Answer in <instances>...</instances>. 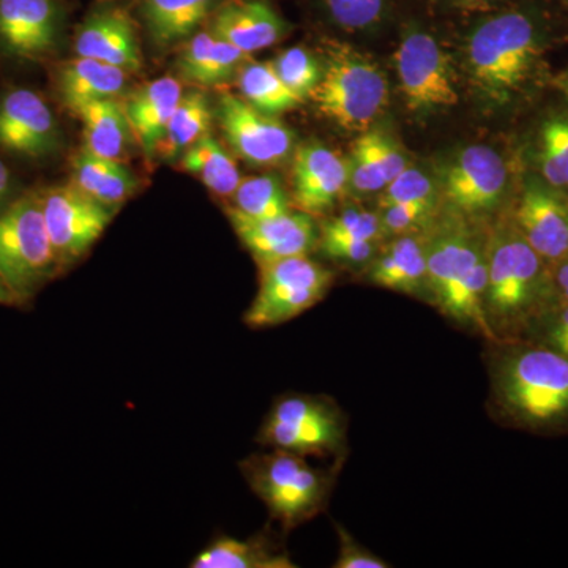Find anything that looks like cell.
<instances>
[{
	"label": "cell",
	"instance_id": "6da1fadb",
	"mask_svg": "<svg viewBox=\"0 0 568 568\" xmlns=\"http://www.w3.org/2000/svg\"><path fill=\"white\" fill-rule=\"evenodd\" d=\"M488 407L499 424L568 435V358L529 339L488 343Z\"/></svg>",
	"mask_w": 568,
	"mask_h": 568
},
{
	"label": "cell",
	"instance_id": "7a4b0ae2",
	"mask_svg": "<svg viewBox=\"0 0 568 568\" xmlns=\"http://www.w3.org/2000/svg\"><path fill=\"white\" fill-rule=\"evenodd\" d=\"M488 282L484 312L497 342L521 339L556 304L551 271L517 227L500 226L488 237Z\"/></svg>",
	"mask_w": 568,
	"mask_h": 568
},
{
	"label": "cell",
	"instance_id": "3957f363",
	"mask_svg": "<svg viewBox=\"0 0 568 568\" xmlns=\"http://www.w3.org/2000/svg\"><path fill=\"white\" fill-rule=\"evenodd\" d=\"M544 47V24L532 10L510 9L485 18L467 37L470 84L493 106H506L529 84Z\"/></svg>",
	"mask_w": 568,
	"mask_h": 568
},
{
	"label": "cell",
	"instance_id": "277c9868",
	"mask_svg": "<svg viewBox=\"0 0 568 568\" xmlns=\"http://www.w3.org/2000/svg\"><path fill=\"white\" fill-rule=\"evenodd\" d=\"M488 239L462 223L428 237L426 301L463 331L495 342L484 312L488 282Z\"/></svg>",
	"mask_w": 568,
	"mask_h": 568
},
{
	"label": "cell",
	"instance_id": "5b68a950",
	"mask_svg": "<svg viewBox=\"0 0 568 568\" xmlns=\"http://www.w3.org/2000/svg\"><path fill=\"white\" fill-rule=\"evenodd\" d=\"M343 459L331 469L310 465L306 457L268 448L241 462V473L271 518L290 532L323 514L335 487Z\"/></svg>",
	"mask_w": 568,
	"mask_h": 568
},
{
	"label": "cell",
	"instance_id": "8992f818",
	"mask_svg": "<svg viewBox=\"0 0 568 568\" xmlns=\"http://www.w3.org/2000/svg\"><path fill=\"white\" fill-rule=\"evenodd\" d=\"M310 99L324 118L351 133H364L386 110L387 77L372 59L347 47L325 48L323 77Z\"/></svg>",
	"mask_w": 568,
	"mask_h": 568
},
{
	"label": "cell",
	"instance_id": "52a82bcc",
	"mask_svg": "<svg viewBox=\"0 0 568 568\" xmlns=\"http://www.w3.org/2000/svg\"><path fill=\"white\" fill-rule=\"evenodd\" d=\"M61 272L39 193L22 194L0 211V278L24 306Z\"/></svg>",
	"mask_w": 568,
	"mask_h": 568
},
{
	"label": "cell",
	"instance_id": "ba28073f",
	"mask_svg": "<svg viewBox=\"0 0 568 568\" xmlns=\"http://www.w3.org/2000/svg\"><path fill=\"white\" fill-rule=\"evenodd\" d=\"M256 440L306 458L345 459L347 417L331 396L287 394L275 399Z\"/></svg>",
	"mask_w": 568,
	"mask_h": 568
},
{
	"label": "cell",
	"instance_id": "9c48e42d",
	"mask_svg": "<svg viewBox=\"0 0 568 568\" xmlns=\"http://www.w3.org/2000/svg\"><path fill=\"white\" fill-rule=\"evenodd\" d=\"M334 274L308 256L286 257L260 265V290L244 321L253 328L290 323L320 304Z\"/></svg>",
	"mask_w": 568,
	"mask_h": 568
},
{
	"label": "cell",
	"instance_id": "30bf717a",
	"mask_svg": "<svg viewBox=\"0 0 568 568\" xmlns=\"http://www.w3.org/2000/svg\"><path fill=\"white\" fill-rule=\"evenodd\" d=\"M395 69L407 108L437 112L457 106V77L450 58L432 33L407 29L395 52Z\"/></svg>",
	"mask_w": 568,
	"mask_h": 568
},
{
	"label": "cell",
	"instance_id": "8fae6325",
	"mask_svg": "<svg viewBox=\"0 0 568 568\" xmlns=\"http://www.w3.org/2000/svg\"><path fill=\"white\" fill-rule=\"evenodd\" d=\"M39 196L44 224L62 271L81 260L114 219V207L99 203L73 183L51 186Z\"/></svg>",
	"mask_w": 568,
	"mask_h": 568
},
{
	"label": "cell",
	"instance_id": "7c38bea8",
	"mask_svg": "<svg viewBox=\"0 0 568 568\" xmlns=\"http://www.w3.org/2000/svg\"><path fill=\"white\" fill-rule=\"evenodd\" d=\"M507 182L506 163L495 149L469 145L440 168L437 189L457 215L477 216L499 207Z\"/></svg>",
	"mask_w": 568,
	"mask_h": 568
},
{
	"label": "cell",
	"instance_id": "4fadbf2b",
	"mask_svg": "<svg viewBox=\"0 0 568 568\" xmlns=\"http://www.w3.org/2000/svg\"><path fill=\"white\" fill-rule=\"evenodd\" d=\"M65 20L62 0H0V54L21 63L47 61L61 47Z\"/></svg>",
	"mask_w": 568,
	"mask_h": 568
},
{
	"label": "cell",
	"instance_id": "5bb4252c",
	"mask_svg": "<svg viewBox=\"0 0 568 568\" xmlns=\"http://www.w3.org/2000/svg\"><path fill=\"white\" fill-rule=\"evenodd\" d=\"M219 119L231 148L246 163L275 166L293 152V130L242 97L224 93L219 102Z\"/></svg>",
	"mask_w": 568,
	"mask_h": 568
},
{
	"label": "cell",
	"instance_id": "9a60e30c",
	"mask_svg": "<svg viewBox=\"0 0 568 568\" xmlns=\"http://www.w3.org/2000/svg\"><path fill=\"white\" fill-rule=\"evenodd\" d=\"M61 145L58 119L39 92L9 89L0 95V149L24 159H48Z\"/></svg>",
	"mask_w": 568,
	"mask_h": 568
},
{
	"label": "cell",
	"instance_id": "2e32d148",
	"mask_svg": "<svg viewBox=\"0 0 568 568\" xmlns=\"http://www.w3.org/2000/svg\"><path fill=\"white\" fill-rule=\"evenodd\" d=\"M227 219L257 265L286 257L308 256L320 242V230L310 213L290 211L268 219H253L226 209Z\"/></svg>",
	"mask_w": 568,
	"mask_h": 568
},
{
	"label": "cell",
	"instance_id": "e0dca14e",
	"mask_svg": "<svg viewBox=\"0 0 568 568\" xmlns=\"http://www.w3.org/2000/svg\"><path fill=\"white\" fill-rule=\"evenodd\" d=\"M514 226L549 267L568 257L567 201L544 179L526 181Z\"/></svg>",
	"mask_w": 568,
	"mask_h": 568
},
{
	"label": "cell",
	"instance_id": "ac0fdd59",
	"mask_svg": "<svg viewBox=\"0 0 568 568\" xmlns=\"http://www.w3.org/2000/svg\"><path fill=\"white\" fill-rule=\"evenodd\" d=\"M74 51L81 58L110 63L125 71L142 67L136 24L118 3H100L82 20L74 37Z\"/></svg>",
	"mask_w": 568,
	"mask_h": 568
},
{
	"label": "cell",
	"instance_id": "d6986e66",
	"mask_svg": "<svg viewBox=\"0 0 568 568\" xmlns=\"http://www.w3.org/2000/svg\"><path fill=\"white\" fill-rule=\"evenodd\" d=\"M293 178L295 207L321 215L349 185V162L321 142H306L295 149Z\"/></svg>",
	"mask_w": 568,
	"mask_h": 568
},
{
	"label": "cell",
	"instance_id": "ffe728a7",
	"mask_svg": "<svg viewBox=\"0 0 568 568\" xmlns=\"http://www.w3.org/2000/svg\"><path fill=\"white\" fill-rule=\"evenodd\" d=\"M207 28L245 54L274 47L291 32L290 22L268 0H223Z\"/></svg>",
	"mask_w": 568,
	"mask_h": 568
},
{
	"label": "cell",
	"instance_id": "44dd1931",
	"mask_svg": "<svg viewBox=\"0 0 568 568\" xmlns=\"http://www.w3.org/2000/svg\"><path fill=\"white\" fill-rule=\"evenodd\" d=\"M426 248L428 237L424 231L396 235L381 256L373 257L369 283L395 293L426 297Z\"/></svg>",
	"mask_w": 568,
	"mask_h": 568
},
{
	"label": "cell",
	"instance_id": "7402d4cb",
	"mask_svg": "<svg viewBox=\"0 0 568 568\" xmlns=\"http://www.w3.org/2000/svg\"><path fill=\"white\" fill-rule=\"evenodd\" d=\"M182 97L181 81L163 77L145 84L126 102L125 114L130 129L140 141L142 151L151 159L155 156L156 145L162 141Z\"/></svg>",
	"mask_w": 568,
	"mask_h": 568
},
{
	"label": "cell",
	"instance_id": "603a6c76",
	"mask_svg": "<svg viewBox=\"0 0 568 568\" xmlns=\"http://www.w3.org/2000/svg\"><path fill=\"white\" fill-rule=\"evenodd\" d=\"M349 162V185L362 194L383 192L407 168L405 152L388 134L366 130L354 142Z\"/></svg>",
	"mask_w": 568,
	"mask_h": 568
},
{
	"label": "cell",
	"instance_id": "cb8c5ba5",
	"mask_svg": "<svg viewBox=\"0 0 568 568\" xmlns=\"http://www.w3.org/2000/svg\"><path fill=\"white\" fill-rule=\"evenodd\" d=\"M245 55L244 51L220 39L207 28L183 41L178 70L182 80L213 88L230 81Z\"/></svg>",
	"mask_w": 568,
	"mask_h": 568
},
{
	"label": "cell",
	"instance_id": "d4e9b609",
	"mask_svg": "<svg viewBox=\"0 0 568 568\" xmlns=\"http://www.w3.org/2000/svg\"><path fill=\"white\" fill-rule=\"evenodd\" d=\"M192 568H293L290 552L268 532L245 538L220 536L197 552Z\"/></svg>",
	"mask_w": 568,
	"mask_h": 568
},
{
	"label": "cell",
	"instance_id": "484cf974",
	"mask_svg": "<svg viewBox=\"0 0 568 568\" xmlns=\"http://www.w3.org/2000/svg\"><path fill=\"white\" fill-rule=\"evenodd\" d=\"M126 73L110 63L78 55L62 63L55 85L62 103L77 114L84 104L119 95L125 88Z\"/></svg>",
	"mask_w": 568,
	"mask_h": 568
},
{
	"label": "cell",
	"instance_id": "4316f807",
	"mask_svg": "<svg viewBox=\"0 0 568 568\" xmlns=\"http://www.w3.org/2000/svg\"><path fill=\"white\" fill-rule=\"evenodd\" d=\"M223 0H140L141 20L153 43L174 47L200 31Z\"/></svg>",
	"mask_w": 568,
	"mask_h": 568
},
{
	"label": "cell",
	"instance_id": "83f0119b",
	"mask_svg": "<svg viewBox=\"0 0 568 568\" xmlns=\"http://www.w3.org/2000/svg\"><path fill=\"white\" fill-rule=\"evenodd\" d=\"M77 115L82 122L84 151L121 162L133 133L125 108L114 99H102L84 104Z\"/></svg>",
	"mask_w": 568,
	"mask_h": 568
},
{
	"label": "cell",
	"instance_id": "f1b7e54d",
	"mask_svg": "<svg viewBox=\"0 0 568 568\" xmlns=\"http://www.w3.org/2000/svg\"><path fill=\"white\" fill-rule=\"evenodd\" d=\"M71 183L99 203L118 209L136 192L138 179L119 160L102 159L82 149L73 160Z\"/></svg>",
	"mask_w": 568,
	"mask_h": 568
},
{
	"label": "cell",
	"instance_id": "f546056e",
	"mask_svg": "<svg viewBox=\"0 0 568 568\" xmlns=\"http://www.w3.org/2000/svg\"><path fill=\"white\" fill-rule=\"evenodd\" d=\"M181 168L197 175L219 196H234L242 182L237 163L211 134H205L182 153Z\"/></svg>",
	"mask_w": 568,
	"mask_h": 568
},
{
	"label": "cell",
	"instance_id": "4dcf8cb0",
	"mask_svg": "<svg viewBox=\"0 0 568 568\" xmlns=\"http://www.w3.org/2000/svg\"><path fill=\"white\" fill-rule=\"evenodd\" d=\"M212 108L205 93L200 91L183 93L168 123L162 141L155 149V156L166 162L181 156L190 145L209 134L212 123Z\"/></svg>",
	"mask_w": 568,
	"mask_h": 568
},
{
	"label": "cell",
	"instance_id": "1f68e13d",
	"mask_svg": "<svg viewBox=\"0 0 568 568\" xmlns=\"http://www.w3.org/2000/svg\"><path fill=\"white\" fill-rule=\"evenodd\" d=\"M242 99L264 114L276 115L304 102L276 73L272 62H250L239 73Z\"/></svg>",
	"mask_w": 568,
	"mask_h": 568
},
{
	"label": "cell",
	"instance_id": "d6a6232c",
	"mask_svg": "<svg viewBox=\"0 0 568 568\" xmlns=\"http://www.w3.org/2000/svg\"><path fill=\"white\" fill-rule=\"evenodd\" d=\"M537 142L541 179L552 189H568V115H551L541 123Z\"/></svg>",
	"mask_w": 568,
	"mask_h": 568
},
{
	"label": "cell",
	"instance_id": "836d02e7",
	"mask_svg": "<svg viewBox=\"0 0 568 568\" xmlns=\"http://www.w3.org/2000/svg\"><path fill=\"white\" fill-rule=\"evenodd\" d=\"M233 197L234 209L253 219H268L293 211L283 183L271 174L244 179Z\"/></svg>",
	"mask_w": 568,
	"mask_h": 568
},
{
	"label": "cell",
	"instance_id": "e575fe53",
	"mask_svg": "<svg viewBox=\"0 0 568 568\" xmlns=\"http://www.w3.org/2000/svg\"><path fill=\"white\" fill-rule=\"evenodd\" d=\"M272 65L284 84L302 99L310 97L323 77V63L304 47L284 50Z\"/></svg>",
	"mask_w": 568,
	"mask_h": 568
},
{
	"label": "cell",
	"instance_id": "d590c367",
	"mask_svg": "<svg viewBox=\"0 0 568 568\" xmlns=\"http://www.w3.org/2000/svg\"><path fill=\"white\" fill-rule=\"evenodd\" d=\"M390 0H320L328 20L347 32H365L386 18Z\"/></svg>",
	"mask_w": 568,
	"mask_h": 568
},
{
	"label": "cell",
	"instance_id": "8d00e7d4",
	"mask_svg": "<svg viewBox=\"0 0 568 568\" xmlns=\"http://www.w3.org/2000/svg\"><path fill=\"white\" fill-rule=\"evenodd\" d=\"M437 200H439L437 183L420 170L406 168L383 190L379 209L383 211L398 204H425L436 207Z\"/></svg>",
	"mask_w": 568,
	"mask_h": 568
},
{
	"label": "cell",
	"instance_id": "74e56055",
	"mask_svg": "<svg viewBox=\"0 0 568 568\" xmlns=\"http://www.w3.org/2000/svg\"><path fill=\"white\" fill-rule=\"evenodd\" d=\"M386 237L381 223V215L369 211L349 209L328 220L320 227V239H357V241L376 242Z\"/></svg>",
	"mask_w": 568,
	"mask_h": 568
},
{
	"label": "cell",
	"instance_id": "f35d334b",
	"mask_svg": "<svg viewBox=\"0 0 568 568\" xmlns=\"http://www.w3.org/2000/svg\"><path fill=\"white\" fill-rule=\"evenodd\" d=\"M521 339L551 347L568 358V305L556 302L549 306Z\"/></svg>",
	"mask_w": 568,
	"mask_h": 568
},
{
	"label": "cell",
	"instance_id": "ab89813d",
	"mask_svg": "<svg viewBox=\"0 0 568 568\" xmlns=\"http://www.w3.org/2000/svg\"><path fill=\"white\" fill-rule=\"evenodd\" d=\"M436 207L425 204H398L383 209L381 223L384 235L422 233L435 219Z\"/></svg>",
	"mask_w": 568,
	"mask_h": 568
},
{
	"label": "cell",
	"instance_id": "60d3db41",
	"mask_svg": "<svg viewBox=\"0 0 568 568\" xmlns=\"http://www.w3.org/2000/svg\"><path fill=\"white\" fill-rule=\"evenodd\" d=\"M336 536H338V558H336L334 568H388L390 564L386 562L375 552L369 551L364 545L349 532L345 526L335 523Z\"/></svg>",
	"mask_w": 568,
	"mask_h": 568
},
{
	"label": "cell",
	"instance_id": "b9f144b4",
	"mask_svg": "<svg viewBox=\"0 0 568 568\" xmlns=\"http://www.w3.org/2000/svg\"><path fill=\"white\" fill-rule=\"evenodd\" d=\"M317 246L335 263L361 265L373 261L377 244L357 239H320Z\"/></svg>",
	"mask_w": 568,
	"mask_h": 568
},
{
	"label": "cell",
	"instance_id": "7bdbcfd3",
	"mask_svg": "<svg viewBox=\"0 0 568 568\" xmlns=\"http://www.w3.org/2000/svg\"><path fill=\"white\" fill-rule=\"evenodd\" d=\"M552 286L558 304L568 305V257L551 267Z\"/></svg>",
	"mask_w": 568,
	"mask_h": 568
},
{
	"label": "cell",
	"instance_id": "ee69618b",
	"mask_svg": "<svg viewBox=\"0 0 568 568\" xmlns=\"http://www.w3.org/2000/svg\"><path fill=\"white\" fill-rule=\"evenodd\" d=\"M11 193V174L9 166L0 159V207L7 203Z\"/></svg>",
	"mask_w": 568,
	"mask_h": 568
},
{
	"label": "cell",
	"instance_id": "f6af8a7d",
	"mask_svg": "<svg viewBox=\"0 0 568 568\" xmlns=\"http://www.w3.org/2000/svg\"><path fill=\"white\" fill-rule=\"evenodd\" d=\"M444 2L450 3V6L459 7V9L467 10H484L500 2V0H444Z\"/></svg>",
	"mask_w": 568,
	"mask_h": 568
},
{
	"label": "cell",
	"instance_id": "bcb514c9",
	"mask_svg": "<svg viewBox=\"0 0 568 568\" xmlns=\"http://www.w3.org/2000/svg\"><path fill=\"white\" fill-rule=\"evenodd\" d=\"M0 305L20 306L18 305L17 297H14L13 293H11L9 286H7L2 278H0Z\"/></svg>",
	"mask_w": 568,
	"mask_h": 568
},
{
	"label": "cell",
	"instance_id": "7dc6e473",
	"mask_svg": "<svg viewBox=\"0 0 568 568\" xmlns=\"http://www.w3.org/2000/svg\"><path fill=\"white\" fill-rule=\"evenodd\" d=\"M559 88H560V91L564 92V95H566L568 99V69L566 71H564L562 74H560Z\"/></svg>",
	"mask_w": 568,
	"mask_h": 568
},
{
	"label": "cell",
	"instance_id": "c3c4849f",
	"mask_svg": "<svg viewBox=\"0 0 568 568\" xmlns=\"http://www.w3.org/2000/svg\"><path fill=\"white\" fill-rule=\"evenodd\" d=\"M567 205H568V201H567Z\"/></svg>",
	"mask_w": 568,
	"mask_h": 568
}]
</instances>
